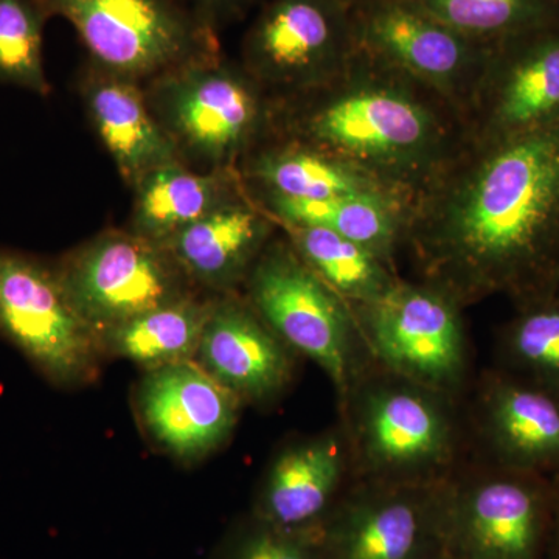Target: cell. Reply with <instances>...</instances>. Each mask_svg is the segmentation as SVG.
I'll use <instances>...</instances> for the list:
<instances>
[{"instance_id": "6da1fadb", "label": "cell", "mask_w": 559, "mask_h": 559, "mask_svg": "<svg viewBox=\"0 0 559 559\" xmlns=\"http://www.w3.org/2000/svg\"><path fill=\"white\" fill-rule=\"evenodd\" d=\"M404 246L460 307L539 296L559 277V121L469 139L411 202Z\"/></svg>"}, {"instance_id": "7a4b0ae2", "label": "cell", "mask_w": 559, "mask_h": 559, "mask_svg": "<svg viewBox=\"0 0 559 559\" xmlns=\"http://www.w3.org/2000/svg\"><path fill=\"white\" fill-rule=\"evenodd\" d=\"M272 131L355 165L411 201L469 140L452 103L359 46L329 83L274 102Z\"/></svg>"}, {"instance_id": "3957f363", "label": "cell", "mask_w": 559, "mask_h": 559, "mask_svg": "<svg viewBox=\"0 0 559 559\" xmlns=\"http://www.w3.org/2000/svg\"><path fill=\"white\" fill-rule=\"evenodd\" d=\"M459 399L367 358L340 403L352 481L436 484L463 465Z\"/></svg>"}, {"instance_id": "277c9868", "label": "cell", "mask_w": 559, "mask_h": 559, "mask_svg": "<svg viewBox=\"0 0 559 559\" xmlns=\"http://www.w3.org/2000/svg\"><path fill=\"white\" fill-rule=\"evenodd\" d=\"M145 94L182 159L193 157L210 170H235L272 131L270 95L219 55L151 80Z\"/></svg>"}, {"instance_id": "5b68a950", "label": "cell", "mask_w": 559, "mask_h": 559, "mask_svg": "<svg viewBox=\"0 0 559 559\" xmlns=\"http://www.w3.org/2000/svg\"><path fill=\"white\" fill-rule=\"evenodd\" d=\"M47 20L79 33L94 69L150 83L190 62L218 57L213 24L183 0H38Z\"/></svg>"}, {"instance_id": "8992f818", "label": "cell", "mask_w": 559, "mask_h": 559, "mask_svg": "<svg viewBox=\"0 0 559 559\" xmlns=\"http://www.w3.org/2000/svg\"><path fill=\"white\" fill-rule=\"evenodd\" d=\"M246 297L271 330L329 374L337 403L369 358L355 312L308 267L285 237L272 238L245 282Z\"/></svg>"}, {"instance_id": "52a82bcc", "label": "cell", "mask_w": 559, "mask_h": 559, "mask_svg": "<svg viewBox=\"0 0 559 559\" xmlns=\"http://www.w3.org/2000/svg\"><path fill=\"white\" fill-rule=\"evenodd\" d=\"M555 491L535 474L462 465L444 495L443 555L450 559H544Z\"/></svg>"}, {"instance_id": "ba28073f", "label": "cell", "mask_w": 559, "mask_h": 559, "mask_svg": "<svg viewBox=\"0 0 559 559\" xmlns=\"http://www.w3.org/2000/svg\"><path fill=\"white\" fill-rule=\"evenodd\" d=\"M352 310L374 362L460 399L468 384L469 353L457 301L428 283L401 278L381 299Z\"/></svg>"}, {"instance_id": "9c48e42d", "label": "cell", "mask_w": 559, "mask_h": 559, "mask_svg": "<svg viewBox=\"0 0 559 559\" xmlns=\"http://www.w3.org/2000/svg\"><path fill=\"white\" fill-rule=\"evenodd\" d=\"M0 334L60 388L100 371L102 342L70 304L57 267L20 250L0 249Z\"/></svg>"}, {"instance_id": "30bf717a", "label": "cell", "mask_w": 559, "mask_h": 559, "mask_svg": "<svg viewBox=\"0 0 559 559\" xmlns=\"http://www.w3.org/2000/svg\"><path fill=\"white\" fill-rule=\"evenodd\" d=\"M55 267L70 304L98 340L193 293L171 253L131 230L103 231Z\"/></svg>"}, {"instance_id": "8fae6325", "label": "cell", "mask_w": 559, "mask_h": 559, "mask_svg": "<svg viewBox=\"0 0 559 559\" xmlns=\"http://www.w3.org/2000/svg\"><path fill=\"white\" fill-rule=\"evenodd\" d=\"M358 50L342 0H272L246 35V72L272 102L289 100L340 75Z\"/></svg>"}, {"instance_id": "7c38bea8", "label": "cell", "mask_w": 559, "mask_h": 559, "mask_svg": "<svg viewBox=\"0 0 559 559\" xmlns=\"http://www.w3.org/2000/svg\"><path fill=\"white\" fill-rule=\"evenodd\" d=\"M448 480L352 481L312 533L322 559H437Z\"/></svg>"}, {"instance_id": "4fadbf2b", "label": "cell", "mask_w": 559, "mask_h": 559, "mask_svg": "<svg viewBox=\"0 0 559 559\" xmlns=\"http://www.w3.org/2000/svg\"><path fill=\"white\" fill-rule=\"evenodd\" d=\"M352 13L360 49L432 87L466 116L488 44L454 31L418 0H370Z\"/></svg>"}, {"instance_id": "5bb4252c", "label": "cell", "mask_w": 559, "mask_h": 559, "mask_svg": "<svg viewBox=\"0 0 559 559\" xmlns=\"http://www.w3.org/2000/svg\"><path fill=\"white\" fill-rule=\"evenodd\" d=\"M465 119L477 140L559 121V32L546 22L491 44Z\"/></svg>"}, {"instance_id": "9a60e30c", "label": "cell", "mask_w": 559, "mask_h": 559, "mask_svg": "<svg viewBox=\"0 0 559 559\" xmlns=\"http://www.w3.org/2000/svg\"><path fill=\"white\" fill-rule=\"evenodd\" d=\"M241 401L194 360L146 371L138 411L151 439L182 460L205 457L234 432Z\"/></svg>"}, {"instance_id": "2e32d148", "label": "cell", "mask_w": 559, "mask_h": 559, "mask_svg": "<svg viewBox=\"0 0 559 559\" xmlns=\"http://www.w3.org/2000/svg\"><path fill=\"white\" fill-rule=\"evenodd\" d=\"M294 353L245 297L231 293L213 300L194 362L241 403L263 404L288 388Z\"/></svg>"}, {"instance_id": "e0dca14e", "label": "cell", "mask_w": 559, "mask_h": 559, "mask_svg": "<svg viewBox=\"0 0 559 559\" xmlns=\"http://www.w3.org/2000/svg\"><path fill=\"white\" fill-rule=\"evenodd\" d=\"M352 484L347 439L342 426L297 440L275 455L252 516L312 535Z\"/></svg>"}, {"instance_id": "ac0fdd59", "label": "cell", "mask_w": 559, "mask_h": 559, "mask_svg": "<svg viewBox=\"0 0 559 559\" xmlns=\"http://www.w3.org/2000/svg\"><path fill=\"white\" fill-rule=\"evenodd\" d=\"M492 465L538 476L559 468V395L538 385L489 378L473 418Z\"/></svg>"}, {"instance_id": "d6986e66", "label": "cell", "mask_w": 559, "mask_h": 559, "mask_svg": "<svg viewBox=\"0 0 559 559\" xmlns=\"http://www.w3.org/2000/svg\"><path fill=\"white\" fill-rule=\"evenodd\" d=\"M277 223L249 191L213 209L164 246L191 283L219 294L245 285L250 270L270 245Z\"/></svg>"}, {"instance_id": "ffe728a7", "label": "cell", "mask_w": 559, "mask_h": 559, "mask_svg": "<svg viewBox=\"0 0 559 559\" xmlns=\"http://www.w3.org/2000/svg\"><path fill=\"white\" fill-rule=\"evenodd\" d=\"M81 95L103 146L130 186L162 165L182 162L138 81L92 69L81 81Z\"/></svg>"}, {"instance_id": "44dd1931", "label": "cell", "mask_w": 559, "mask_h": 559, "mask_svg": "<svg viewBox=\"0 0 559 559\" xmlns=\"http://www.w3.org/2000/svg\"><path fill=\"white\" fill-rule=\"evenodd\" d=\"M240 176L246 189L253 190V193L249 191L253 200L322 201L374 191L400 193L326 151L299 140L282 138L261 142L250 151L242 159Z\"/></svg>"}, {"instance_id": "7402d4cb", "label": "cell", "mask_w": 559, "mask_h": 559, "mask_svg": "<svg viewBox=\"0 0 559 559\" xmlns=\"http://www.w3.org/2000/svg\"><path fill=\"white\" fill-rule=\"evenodd\" d=\"M280 227L325 229L359 242L395 264L404 246L411 200L395 191H374L340 200H255Z\"/></svg>"}, {"instance_id": "603a6c76", "label": "cell", "mask_w": 559, "mask_h": 559, "mask_svg": "<svg viewBox=\"0 0 559 559\" xmlns=\"http://www.w3.org/2000/svg\"><path fill=\"white\" fill-rule=\"evenodd\" d=\"M134 189L130 230L164 248L180 230L245 190V182L234 168L198 173L171 162L143 176Z\"/></svg>"}, {"instance_id": "cb8c5ba5", "label": "cell", "mask_w": 559, "mask_h": 559, "mask_svg": "<svg viewBox=\"0 0 559 559\" xmlns=\"http://www.w3.org/2000/svg\"><path fill=\"white\" fill-rule=\"evenodd\" d=\"M213 300H202L191 293L128 320L102 337L103 352L131 360L146 371L194 360Z\"/></svg>"}, {"instance_id": "d4e9b609", "label": "cell", "mask_w": 559, "mask_h": 559, "mask_svg": "<svg viewBox=\"0 0 559 559\" xmlns=\"http://www.w3.org/2000/svg\"><path fill=\"white\" fill-rule=\"evenodd\" d=\"M301 260L349 307L373 304L401 277L395 264L359 242L312 227H282Z\"/></svg>"}, {"instance_id": "484cf974", "label": "cell", "mask_w": 559, "mask_h": 559, "mask_svg": "<svg viewBox=\"0 0 559 559\" xmlns=\"http://www.w3.org/2000/svg\"><path fill=\"white\" fill-rule=\"evenodd\" d=\"M47 21L38 0H0V83L49 95L43 55Z\"/></svg>"}, {"instance_id": "4316f807", "label": "cell", "mask_w": 559, "mask_h": 559, "mask_svg": "<svg viewBox=\"0 0 559 559\" xmlns=\"http://www.w3.org/2000/svg\"><path fill=\"white\" fill-rule=\"evenodd\" d=\"M433 16L477 40L491 44L549 21L546 0H418Z\"/></svg>"}, {"instance_id": "83f0119b", "label": "cell", "mask_w": 559, "mask_h": 559, "mask_svg": "<svg viewBox=\"0 0 559 559\" xmlns=\"http://www.w3.org/2000/svg\"><path fill=\"white\" fill-rule=\"evenodd\" d=\"M507 353L535 385L559 395V301L525 311L507 334Z\"/></svg>"}, {"instance_id": "f1b7e54d", "label": "cell", "mask_w": 559, "mask_h": 559, "mask_svg": "<svg viewBox=\"0 0 559 559\" xmlns=\"http://www.w3.org/2000/svg\"><path fill=\"white\" fill-rule=\"evenodd\" d=\"M216 559H322L310 535L249 520L224 540Z\"/></svg>"}, {"instance_id": "f546056e", "label": "cell", "mask_w": 559, "mask_h": 559, "mask_svg": "<svg viewBox=\"0 0 559 559\" xmlns=\"http://www.w3.org/2000/svg\"><path fill=\"white\" fill-rule=\"evenodd\" d=\"M205 20L213 24L215 14L223 13L224 10L234 9L241 0H191Z\"/></svg>"}, {"instance_id": "4dcf8cb0", "label": "cell", "mask_w": 559, "mask_h": 559, "mask_svg": "<svg viewBox=\"0 0 559 559\" xmlns=\"http://www.w3.org/2000/svg\"><path fill=\"white\" fill-rule=\"evenodd\" d=\"M544 559H559V488L555 491L554 516H551L549 543H547Z\"/></svg>"}, {"instance_id": "1f68e13d", "label": "cell", "mask_w": 559, "mask_h": 559, "mask_svg": "<svg viewBox=\"0 0 559 559\" xmlns=\"http://www.w3.org/2000/svg\"><path fill=\"white\" fill-rule=\"evenodd\" d=\"M342 2L347 3L349 9H355V7L360 5V3L370 2V0H342Z\"/></svg>"}, {"instance_id": "d6a6232c", "label": "cell", "mask_w": 559, "mask_h": 559, "mask_svg": "<svg viewBox=\"0 0 559 559\" xmlns=\"http://www.w3.org/2000/svg\"><path fill=\"white\" fill-rule=\"evenodd\" d=\"M437 559H450V558L444 557V555H441V557H440V558H437Z\"/></svg>"}]
</instances>
